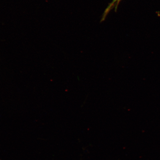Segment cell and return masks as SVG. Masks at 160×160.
Returning a JSON list of instances; mask_svg holds the SVG:
<instances>
[{
    "mask_svg": "<svg viewBox=\"0 0 160 160\" xmlns=\"http://www.w3.org/2000/svg\"><path fill=\"white\" fill-rule=\"evenodd\" d=\"M122 1V0H113L109 4L107 8L105 10L104 12L101 20V22L104 21L106 18L107 17V16L111 10L115 9V11H117L119 3Z\"/></svg>",
    "mask_w": 160,
    "mask_h": 160,
    "instance_id": "1",
    "label": "cell"
}]
</instances>
